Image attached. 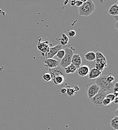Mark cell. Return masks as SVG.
Segmentation results:
<instances>
[{
	"mask_svg": "<svg viewBox=\"0 0 118 130\" xmlns=\"http://www.w3.org/2000/svg\"><path fill=\"white\" fill-rule=\"evenodd\" d=\"M75 2H76V0H71V2H70V5L72 6H74L75 5Z\"/></svg>",
	"mask_w": 118,
	"mask_h": 130,
	"instance_id": "cell-32",
	"label": "cell"
},
{
	"mask_svg": "<svg viewBox=\"0 0 118 130\" xmlns=\"http://www.w3.org/2000/svg\"><path fill=\"white\" fill-rule=\"evenodd\" d=\"M47 72H48L52 76V78L54 77V76L58 75H66L64 69L62 68L60 65H59L58 67L50 69H47Z\"/></svg>",
	"mask_w": 118,
	"mask_h": 130,
	"instance_id": "cell-9",
	"label": "cell"
},
{
	"mask_svg": "<svg viewBox=\"0 0 118 130\" xmlns=\"http://www.w3.org/2000/svg\"><path fill=\"white\" fill-rule=\"evenodd\" d=\"M108 75L101 76L95 82V83L99 87L100 90L106 92L112 91L115 83H109L106 80Z\"/></svg>",
	"mask_w": 118,
	"mask_h": 130,
	"instance_id": "cell-2",
	"label": "cell"
},
{
	"mask_svg": "<svg viewBox=\"0 0 118 130\" xmlns=\"http://www.w3.org/2000/svg\"><path fill=\"white\" fill-rule=\"evenodd\" d=\"M77 68L72 64H70L64 69L65 74H73L77 71Z\"/></svg>",
	"mask_w": 118,
	"mask_h": 130,
	"instance_id": "cell-15",
	"label": "cell"
},
{
	"mask_svg": "<svg viewBox=\"0 0 118 130\" xmlns=\"http://www.w3.org/2000/svg\"><path fill=\"white\" fill-rule=\"evenodd\" d=\"M101 73L102 72L98 70L95 68H93L89 70V73L88 74V78L90 80L98 79L101 76Z\"/></svg>",
	"mask_w": 118,
	"mask_h": 130,
	"instance_id": "cell-11",
	"label": "cell"
},
{
	"mask_svg": "<svg viewBox=\"0 0 118 130\" xmlns=\"http://www.w3.org/2000/svg\"><path fill=\"white\" fill-rule=\"evenodd\" d=\"M67 76L58 75L54 76L52 78L53 83L56 86H62L66 81Z\"/></svg>",
	"mask_w": 118,
	"mask_h": 130,
	"instance_id": "cell-10",
	"label": "cell"
},
{
	"mask_svg": "<svg viewBox=\"0 0 118 130\" xmlns=\"http://www.w3.org/2000/svg\"><path fill=\"white\" fill-rule=\"evenodd\" d=\"M71 64L76 66L77 68V69L81 66H82V59L79 54H75L73 55L72 59H71Z\"/></svg>",
	"mask_w": 118,
	"mask_h": 130,
	"instance_id": "cell-13",
	"label": "cell"
},
{
	"mask_svg": "<svg viewBox=\"0 0 118 130\" xmlns=\"http://www.w3.org/2000/svg\"><path fill=\"white\" fill-rule=\"evenodd\" d=\"M113 102H114V103L116 104H118V97H115L114 100V101H113Z\"/></svg>",
	"mask_w": 118,
	"mask_h": 130,
	"instance_id": "cell-33",
	"label": "cell"
},
{
	"mask_svg": "<svg viewBox=\"0 0 118 130\" xmlns=\"http://www.w3.org/2000/svg\"></svg>",
	"mask_w": 118,
	"mask_h": 130,
	"instance_id": "cell-37",
	"label": "cell"
},
{
	"mask_svg": "<svg viewBox=\"0 0 118 130\" xmlns=\"http://www.w3.org/2000/svg\"><path fill=\"white\" fill-rule=\"evenodd\" d=\"M106 97L107 98L109 99H110L112 102H113V101H114L115 98L116 97V96H115V95L113 93H111V94H109L107 95Z\"/></svg>",
	"mask_w": 118,
	"mask_h": 130,
	"instance_id": "cell-27",
	"label": "cell"
},
{
	"mask_svg": "<svg viewBox=\"0 0 118 130\" xmlns=\"http://www.w3.org/2000/svg\"><path fill=\"white\" fill-rule=\"evenodd\" d=\"M84 59L89 61V62H93L96 61V54L94 52H89L85 54L84 56Z\"/></svg>",
	"mask_w": 118,
	"mask_h": 130,
	"instance_id": "cell-16",
	"label": "cell"
},
{
	"mask_svg": "<svg viewBox=\"0 0 118 130\" xmlns=\"http://www.w3.org/2000/svg\"><path fill=\"white\" fill-rule=\"evenodd\" d=\"M64 55H65V50H64V49H63L58 51L56 55L57 58L61 60L64 57Z\"/></svg>",
	"mask_w": 118,
	"mask_h": 130,
	"instance_id": "cell-23",
	"label": "cell"
},
{
	"mask_svg": "<svg viewBox=\"0 0 118 130\" xmlns=\"http://www.w3.org/2000/svg\"><path fill=\"white\" fill-rule=\"evenodd\" d=\"M118 21H116V24H115V27H116V28L118 30Z\"/></svg>",
	"mask_w": 118,
	"mask_h": 130,
	"instance_id": "cell-35",
	"label": "cell"
},
{
	"mask_svg": "<svg viewBox=\"0 0 118 130\" xmlns=\"http://www.w3.org/2000/svg\"><path fill=\"white\" fill-rule=\"evenodd\" d=\"M113 17H114V20H115L116 21H118V16H115Z\"/></svg>",
	"mask_w": 118,
	"mask_h": 130,
	"instance_id": "cell-34",
	"label": "cell"
},
{
	"mask_svg": "<svg viewBox=\"0 0 118 130\" xmlns=\"http://www.w3.org/2000/svg\"><path fill=\"white\" fill-rule=\"evenodd\" d=\"M76 93H77L74 90L73 88H71L69 86H68V88H67V94L69 97H73Z\"/></svg>",
	"mask_w": 118,
	"mask_h": 130,
	"instance_id": "cell-22",
	"label": "cell"
},
{
	"mask_svg": "<svg viewBox=\"0 0 118 130\" xmlns=\"http://www.w3.org/2000/svg\"><path fill=\"white\" fill-rule=\"evenodd\" d=\"M114 93H118V82L117 81L115 83L113 91Z\"/></svg>",
	"mask_w": 118,
	"mask_h": 130,
	"instance_id": "cell-28",
	"label": "cell"
},
{
	"mask_svg": "<svg viewBox=\"0 0 118 130\" xmlns=\"http://www.w3.org/2000/svg\"><path fill=\"white\" fill-rule=\"evenodd\" d=\"M76 1H81V2H83V3H84V2L87 1V0H76Z\"/></svg>",
	"mask_w": 118,
	"mask_h": 130,
	"instance_id": "cell-36",
	"label": "cell"
},
{
	"mask_svg": "<svg viewBox=\"0 0 118 130\" xmlns=\"http://www.w3.org/2000/svg\"><path fill=\"white\" fill-rule=\"evenodd\" d=\"M67 35L68 36V38H73V37H74L75 36L76 32H75V31L74 30H70V31H68V33H67Z\"/></svg>",
	"mask_w": 118,
	"mask_h": 130,
	"instance_id": "cell-26",
	"label": "cell"
},
{
	"mask_svg": "<svg viewBox=\"0 0 118 130\" xmlns=\"http://www.w3.org/2000/svg\"><path fill=\"white\" fill-rule=\"evenodd\" d=\"M112 103V102L107 98H105L102 102V105L103 106H110Z\"/></svg>",
	"mask_w": 118,
	"mask_h": 130,
	"instance_id": "cell-25",
	"label": "cell"
},
{
	"mask_svg": "<svg viewBox=\"0 0 118 130\" xmlns=\"http://www.w3.org/2000/svg\"><path fill=\"white\" fill-rule=\"evenodd\" d=\"M96 54V62H106L107 61L104 55L100 52H97Z\"/></svg>",
	"mask_w": 118,
	"mask_h": 130,
	"instance_id": "cell-19",
	"label": "cell"
},
{
	"mask_svg": "<svg viewBox=\"0 0 118 130\" xmlns=\"http://www.w3.org/2000/svg\"><path fill=\"white\" fill-rule=\"evenodd\" d=\"M86 88L87 95L89 100L94 97L100 90L99 87L95 83L88 84Z\"/></svg>",
	"mask_w": 118,
	"mask_h": 130,
	"instance_id": "cell-5",
	"label": "cell"
},
{
	"mask_svg": "<svg viewBox=\"0 0 118 130\" xmlns=\"http://www.w3.org/2000/svg\"><path fill=\"white\" fill-rule=\"evenodd\" d=\"M63 49V46L60 44H58L54 47H50L49 52L46 54H41L42 59L44 60L46 59H49V58H53L54 56H55L58 52V51ZM43 60V61L44 60Z\"/></svg>",
	"mask_w": 118,
	"mask_h": 130,
	"instance_id": "cell-6",
	"label": "cell"
},
{
	"mask_svg": "<svg viewBox=\"0 0 118 130\" xmlns=\"http://www.w3.org/2000/svg\"><path fill=\"white\" fill-rule=\"evenodd\" d=\"M37 48L42 53V54H45L47 53L50 49L48 42L47 41L44 42H40L39 40V42L37 44Z\"/></svg>",
	"mask_w": 118,
	"mask_h": 130,
	"instance_id": "cell-8",
	"label": "cell"
},
{
	"mask_svg": "<svg viewBox=\"0 0 118 130\" xmlns=\"http://www.w3.org/2000/svg\"><path fill=\"white\" fill-rule=\"evenodd\" d=\"M108 67V62H96L95 65V68L98 69V70L102 72L104 70V69Z\"/></svg>",
	"mask_w": 118,
	"mask_h": 130,
	"instance_id": "cell-17",
	"label": "cell"
},
{
	"mask_svg": "<svg viewBox=\"0 0 118 130\" xmlns=\"http://www.w3.org/2000/svg\"><path fill=\"white\" fill-rule=\"evenodd\" d=\"M64 50L65 55L59 63V65L63 69L71 64V59L74 54L73 50L69 48H67L64 49Z\"/></svg>",
	"mask_w": 118,
	"mask_h": 130,
	"instance_id": "cell-3",
	"label": "cell"
},
{
	"mask_svg": "<svg viewBox=\"0 0 118 130\" xmlns=\"http://www.w3.org/2000/svg\"><path fill=\"white\" fill-rule=\"evenodd\" d=\"M59 41L60 43L59 44L61 45L62 46H67L69 42V38L67 34H62L61 35V37L59 39Z\"/></svg>",
	"mask_w": 118,
	"mask_h": 130,
	"instance_id": "cell-18",
	"label": "cell"
},
{
	"mask_svg": "<svg viewBox=\"0 0 118 130\" xmlns=\"http://www.w3.org/2000/svg\"><path fill=\"white\" fill-rule=\"evenodd\" d=\"M67 88H66L65 87H63L61 88V90H60V92L62 94H67Z\"/></svg>",
	"mask_w": 118,
	"mask_h": 130,
	"instance_id": "cell-30",
	"label": "cell"
},
{
	"mask_svg": "<svg viewBox=\"0 0 118 130\" xmlns=\"http://www.w3.org/2000/svg\"><path fill=\"white\" fill-rule=\"evenodd\" d=\"M106 96L107 94L106 92L100 90L99 92L90 100L91 103L95 106L98 107H103L102 105V102L103 100L106 98Z\"/></svg>",
	"mask_w": 118,
	"mask_h": 130,
	"instance_id": "cell-4",
	"label": "cell"
},
{
	"mask_svg": "<svg viewBox=\"0 0 118 130\" xmlns=\"http://www.w3.org/2000/svg\"><path fill=\"white\" fill-rule=\"evenodd\" d=\"M96 5L93 0H87L78 8V13L80 16L87 17L90 15L95 11Z\"/></svg>",
	"mask_w": 118,
	"mask_h": 130,
	"instance_id": "cell-1",
	"label": "cell"
},
{
	"mask_svg": "<svg viewBox=\"0 0 118 130\" xmlns=\"http://www.w3.org/2000/svg\"><path fill=\"white\" fill-rule=\"evenodd\" d=\"M111 126L114 130H118V117L116 116L111 121Z\"/></svg>",
	"mask_w": 118,
	"mask_h": 130,
	"instance_id": "cell-20",
	"label": "cell"
},
{
	"mask_svg": "<svg viewBox=\"0 0 118 130\" xmlns=\"http://www.w3.org/2000/svg\"><path fill=\"white\" fill-rule=\"evenodd\" d=\"M42 79L44 81L46 82H49L52 81V76H51L50 74L48 72H47L43 75Z\"/></svg>",
	"mask_w": 118,
	"mask_h": 130,
	"instance_id": "cell-21",
	"label": "cell"
},
{
	"mask_svg": "<svg viewBox=\"0 0 118 130\" xmlns=\"http://www.w3.org/2000/svg\"><path fill=\"white\" fill-rule=\"evenodd\" d=\"M84 3L81 2V1H76V2H75V6L77 7H78L80 8L81 6H82V5Z\"/></svg>",
	"mask_w": 118,
	"mask_h": 130,
	"instance_id": "cell-29",
	"label": "cell"
},
{
	"mask_svg": "<svg viewBox=\"0 0 118 130\" xmlns=\"http://www.w3.org/2000/svg\"><path fill=\"white\" fill-rule=\"evenodd\" d=\"M106 80L109 83H115L116 78L113 75H112L111 74H110L109 75L107 76Z\"/></svg>",
	"mask_w": 118,
	"mask_h": 130,
	"instance_id": "cell-24",
	"label": "cell"
},
{
	"mask_svg": "<svg viewBox=\"0 0 118 130\" xmlns=\"http://www.w3.org/2000/svg\"><path fill=\"white\" fill-rule=\"evenodd\" d=\"M73 88H74V90L75 91V92H76V93H77L78 91H79V90H80V88H79L78 86H77V85H75V86L73 87Z\"/></svg>",
	"mask_w": 118,
	"mask_h": 130,
	"instance_id": "cell-31",
	"label": "cell"
},
{
	"mask_svg": "<svg viewBox=\"0 0 118 130\" xmlns=\"http://www.w3.org/2000/svg\"><path fill=\"white\" fill-rule=\"evenodd\" d=\"M89 70V68L87 65L81 66L77 70L78 75L83 77H85L88 76Z\"/></svg>",
	"mask_w": 118,
	"mask_h": 130,
	"instance_id": "cell-12",
	"label": "cell"
},
{
	"mask_svg": "<svg viewBox=\"0 0 118 130\" xmlns=\"http://www.w3.org/2000/svg\"><path fill=\"white\" fill-rule=\"evenodd\" d=\"M108 13L109 15L115 16H118V4L116 3L112 5L109 10H108Z\"/></svg>",
	"mask_w": 118,
	"mask_h": 130,
	"instance_id": "cell-14",
	"label": "cell"
},
{
	"mask_svg": "<svg viewBox=\"0 0 118 130\" xmlns=\"http://www.w3.org/2000/svg\"><path fill=\"white\" fill-rule=\"evenodd\" d=\"M44 67L47 69H50L58 67L59 65V62L53 58L46 59L43 61Z\"/></svg>",
	"mask_w": 118,
	"mask_h": 130,
	"instance_id": "cell-7",
	"label": "cell"
}]
</instances>
